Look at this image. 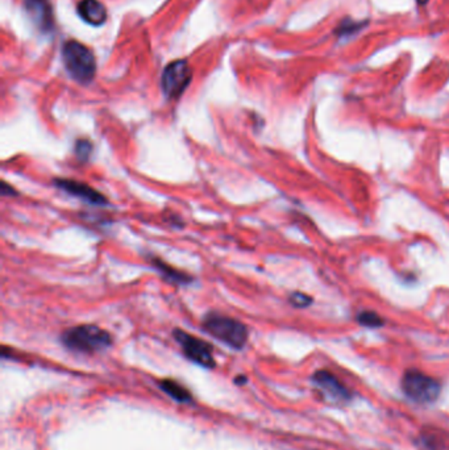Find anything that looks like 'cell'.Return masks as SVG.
<instances>
[{
	"mask_svg": "<svg viewBox=\"0 0 449 450\" xmlns=\"http://www.w3.org/2000/svg\"><path fill=\"white\" fill-rule=\"evenodd\" d=\"M288 300L297 308H306V307H309L313 303V299L309 295L303 294V292H293L290 295Z\"/></svg>",
	"mask_w": 449,
	"mask_h": 450,
	"instance_id": "obj_15",
	"label": "cell"
},
{
	"mask_svg": "<svg viewBox=\"0 0 449 450\" xmlns=\"http://www.w3.org/2000/svg\"><path fill=\"white\" fill-rule=\"evenodd\" d=\"M192 79V71L187 61L181 59L167 65L163 70L161 87L169 99H177L185 93Z\"/></svg>",
	"mask_w": 449,
	"mask_h": 450,
	"instance_id": "obj_6",
	"label": "cell"
},
{
	"mask_svg": "<svg viewBox=\"0 0 449 450\" xmlns=\"http://www.w3.org/2000/svg\"><path fill=\"white\" fill-rule=\"evenodd\" d=\"M427 1H428V0H418V3H419V4H425Z\"/></svg>",
	"mask_w": 449,
	"mask_h": 450,
	"instance_id": "obj_18",
	"label": "cell"
},
{
	"mask_svg": "<svg viewBox=\"0 0 449 450\" xmlns=\"http://www.w3.org/2000/svg\"><path fill=\"white\" fill-rule=\"evenodd\" d=\"M53 185L57 189L62 191L68 192L70 195L81 199L83 202L93 205H107V198L98 191L94 187H91L87 183H83L75 179H68V178H55Z\"/></svg>",
	"mask_w": 449,
	"mask_h": 450,
	"instance_id": "obj_8",
	"label": "cell"
},
{
	"mask_svg": "<svg viewBox=\"0 0 449 450\" xmlns=\"http://www.w3.org/2000/svg\"><path fill=\"white\" fill-rule=\"evenodd\" d=\"M313 382L323 396L332 403L341 404L352 397L349 390L338 379V377L327 370H318L313 375Z\"/></svg>",
	"mask_w": 449,
	"mask_h": 450,
	"instance_id": "obj_7",
	"label": "cell"
},
{
	"mask_svg": "<svg viewBox=\"0 0 449 450\" xmlns=\"http://www.w3.org/2000/svg\"><path fill=\"white\" fill-rule=\"evenodd\" d=\"M357 320L360 324L369 328H378L383 326V320L381 317L374 312L370 311H364L357 316Z\"/></svg>",
	"mask_w": 449,
	"mask_h": 450,
	"instance_id": "obj_14",
	"label": "cell"
},
{
	"mask_svg": "<svg viewBox=\"0 0 449 450\" xmlns=\"http://www.w3.org/2000/svg\"><path fill=\"white\" fill-rule=\"evenodd\" d=\"M78 14L91 26H102L107 19L104 6L98 0H82L78 4Z\"/></svg>",
	"mask_w": 449,
	"mask_h": 450,
	"instance_id": "obj_10",
	"label": "cell"
},
{
	"mask_svg": "<svg viewBox=\"0 0 449 450\" xmlns=\"http://www.w3.org/2000/svg\"><path fill=\"white\" fill-rule=\"evenodd\" d=\"M173 336L181 346L183 355H186L194 364L205 368H215L214 352L210 344L189 335L183 329H174Z\"/></svg>",
	"mask_w": 449,
	"mask_h": 450,
	"instance_id": "obj_5",
	"label": "cell"
},
{
	"mask_svg": "<svg viewBox=\"0 0 449 450\" xmlns=\"http://www.w3.org/2000/svg\"><path fill=\"white\" fill-rule=\"evenodd\" d=\"M160 386H161L163 391H165L167 395L173 397L174 400H177L179 403H187L191 400L190 393L176 381L165 379V381L160 382Z\"/></svg>",
	"mask_w": 449,
	"mask_h": 450,
	"instance_id": "obj_12",
	"label": "cell"
},
{
	"mask_svg": "<svg viewBox=\"0 0 449 450\" xmlns=\"http://www.w3.org/2000/svg\"><path fill=\"white\" fill-rule=\"evenodd\" d=\"M202 328L210 336L235 350H241L249 337L248 328L237 319L219 312H208L202 320Z\"/></svg>",
	"mask_w": 449,
	"mask_h": 450,
	"instance_id": "obj_2",
	"label": "cell"
},
{
	"mask_svg": "<svg viewBox=\"0 0 449 450\" xmlns=\"http://www.w3.org/2000/svg\"><path fill=\"white\" fill-rule=\"evenodd\" d=\"M93 153V144L89 140H77L74 145V154L80 162H87Z\"/></svg>",
	"mask_w": 449,
	"mask_h": 450,
	"instance_id": "obj_13",
	"label": "cell"
},
{
	"mask_svg": "<svg viewBox=\"0 0 449 450\" xmlns=\"http://www.w3.org/2000/svg\"><path fill=\"white\" fill-rule=\"evenodd\" d=\"M150 265L152 268L160 274L163 276L165 281H167L169 283L172 285H177V286H186L191 283L192 278H191L189 274L185 273V272H181V270H177L176 268L170 266L169 263H166L165 261H163L158 257H154V259H149Z\"/></svg>",
	"mask_w": 449,
	"mask_h": 450,
	"instance_id": "obj_9",
	"label": "cell"
},
{
	"mask_svg": "<svg viewBox=\"0 0 449 450\" xmlns=\"http://www.w3.org/2000/svg\"><path fill=\"white\" fill-rule=\"evenodd\" d=\"M64 62L70 75L80 83H89L95 75V58L90 49L78 41H68L64 45Z\"/></svg>",
	"mask_w": 449,
	"mask_h": 450,
	"instance_id": "obj_3",
	"label": "cell"
},
{
	"mask_svg": "<svg viewBox=\"0 0 449 450\" xmlns=\"http://www.w3.org/2000/svg\"><path fill=\"white\" fill-rule=\"evenodd\" d=\"M0 194L3 195V196H17V191L15 190L14 187L12 186H10L7 182H1V185H0Z\"/></svg>",
	"mask_w": 449,
	"mask_h": 450,
	"instance_id": "obj_17",
	"label": "cell"
},
{
	"mask_svg": "<svg viewBox=\"0 0 449 450\" xmlns=\"http://www.w3.org/2000/svg\"><path fill=\"white\" fill-rule=\"evenodd\" d=\"M28 14L30 19L44 30L52 26V14L51 7L46 0H27L26 3Z\"/></svg>",
	"mask_w": 449,
	"mask_h": 450,
	"instance_id": "obj_11",
	"label": "cell"
},
{
	"mask_svg": "<svg viewBox=\"0 0 449 450\" xmlns=\"http://www.w3.org/2000/svg\"><path fill=\"white\" fill-rule=\"evenodd\" d=\"M401 386L405 395L419 404L434 403L441 393L437 379L416 368H410L403 374Z\"/></svg>",
	"mask_w": 449,
	"mask_h": 450,
	"instance_id": "obj_4",
	"label": "cell"
},
{
	"mask_svg": "<svg viewBox=\"0 0 449 450\" xmlns=\"http://www.w3.org/2000/svg\"><path fill=\"white\" fill-rule=\"evenodd\" d=\"M423 444L427 448V450H443V445L437 436H431V435H424L423 436Z\"/></svg>",
	"mask_w": 449,
	"mask_h": 450,
	"instance_id": "obj_16",
	"label": "cell"
},
{
	"mask_svg": "<svg viewBox=\"0 0 449 450\" xmlns=\"http://www.w3.org/2000/svg\"><path fill=\"white\" fill-rule=\"evenodd\" d=\"M61 341L73 352L93 355L109 348L113 340L107 330L94 324H82L65 330Z\"/></svg>",
	"mask_w": 449,
	"mask_h": 450,
	"instance_id": "obj_1",
	"label": "cell"
}]
</instances>
